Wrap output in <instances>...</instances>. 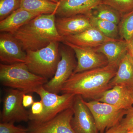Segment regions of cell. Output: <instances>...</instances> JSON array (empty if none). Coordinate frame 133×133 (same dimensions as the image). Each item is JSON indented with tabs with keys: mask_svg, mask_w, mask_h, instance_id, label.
<instances>
[{
	"mask_svg": "<svg viewBox=\"0 0 133 133\" xmlns=\"http://www.w3.org/2000/svg\"><path fill=\"white\" fill-rule=\"evenodd\" d=\"M118 64L109 63L102 67L73 74L64 84L61 92L97 99L111 89L109 83L116 74Z\"/></svg>",
	"mask_w": 133,
	"mask_h": 133,
	"instance_id": "obj_1",
	"label": "cell"
},
{
	"mask_svg": "<svg viewBox=\"0 0 133 133\" xmlns=\"http://www.w3.org/2000/svg\"><path fill=\"white\" fill-rule=\"evenodd\" d=\"M56 14L39 15L12 35L26 52L41 49L53 41L62 42V37L56 28Z\"/></svg>",
	"mask_w": 133,
	"mask_h": 133,
	"instance_id": "obj_2",
	"label": "cell"
},
{
	"mask_svg": "<svg viewBox=\"0 0 133 133\" xmlns=\"http://www.w3.org/2000/svg\"><path fill=\"white\" fill-rule=\"evenodd\" d=\"M0 80L3 85L23 91L26 94L35 92L48 81V79L31 72L25 63H1Z\"/></svg>",
	"mask_w": 133,
	"mask_h": 133,
	"instance_id": "obj_3",
	"label": "cell"
},
{
	"mask_svg": "<svg viewBox=\"0 0 133 133\" xmlns=\"http://www.w3.org/2000/svg\"><path fill=\"white\" fill-rule=\"evenodd\" d=\"M59 42L53 41L36 51H28L26 64L33 74L47 79L53 77L60 59Z\"/></svg>",
	"mask_w": 133,
	"mask_h": 133,
	"instance_id": "obj_4",
	"label": "cell"
},
{
	"mask_svg": "<svg viewBox=\"0 0 133 133\" xmlns=\"http://www.w3.org/2000/svg\"><path fill=\"white\" fill-rule=\"evenodd\" d=\"M41 98L43 106L42 113L38 115L29 114V121L35 123H43L49 121L65 109L72 107L76 95L71 93L57 94L46 90L43 86L36 90Z\"/></svg>",
	"mask_w": 133,
	"mask_h": 133,
	"instance_id": "obj_5",
	"label": "cell"
},
{
	"mask_svg": "<svg viewBox=\"0 0 133 133\" xmlns=\"http://www.w3.org/2000/svg\"><path fill=\"white\" fill-rule=\"evenodd\" d=\"M64 44L59 45L61 58L55 75L43 86L46 90L57 94L61 92L64 84L73 74L77 64L73 50Z\"/></svg>",
	"mask_w": 133,
	"mask_h": 133,
	"instance_id": "obj_6",
	"label": "cell"
},
{
	"mask_svg": "<svg viewBox=\"0 0 133 133\" xmlns=\"http://www.w3.org/2000/svg\"><path fill=\"white\" fill-rule=\"evenodd\" d=\"M92 114L98 132L104 133L119 124L125 116L127 110L96 100L85 101Z\"/></svg>",
	"mask_w": 133,
	"mask_h": 133,
	"instance_id": "obj_7",
	"label": "cell"
},
{
	"mask_svg": "<svg viewBox=\"0 0 133 133\" xmlns=\"http://www.w3.org/2000/svg\"><path fill=\"white\" fill-rule=\"evenodd\" d=\"M24 94L26 93L14 88L6 90L0 115L1 122L14 123L29 121V112L25 109L23 104V97Z\"/></svg>",
	"mask_w": 133,
	"mask_h": 133,
	"instance_id": "obj_8",
	"label": "cell"
},
{
	"mask_svg": "<svg viewBox=\"0 0 133 133\" xmlns=\"http://www.w3.org/2000/svg\"><path fill=\"white\" fill-rule=\"evenodd\" d=\"M74 115L72 108L65 109L53 118L43 123L30 122L29 132L34 133H76L71 124Z\"/></svg>",
	"mask_w": 133,
	"mask_h": 133,
	"instance_id": "obj_9",
	"label": "cell"
},
{
	"mask_svg": "<svg viewBox=\"0 0 133 133\" xmlns=\"http://www.w3.org/2000/svg\"><path fill=\"white\" fill-rule=\"evenodd\" d=\"M62 42L71 48L75 52L77 64L73 74L102 67L109 64L104 55L95 48L81 47L66 42Z\"/></svg>",
	"mask_w": 133,
	"mask_h": 133,
	"instance_id": "obj_10",
	"label": "cell"
},
{
	"mask_svg": "<svg viewBox=\"0 0 133 133\" xmlns=\"http://www.w3.org/2000/svg\"><path fill=\"white\" fill-rule=\"evenodd\" d=\"M72 108L71 124L75 133H98L94 118L81 95H76Z\"/></svg>",
	"mask_w": 133,
	"mask_h": 133,
	"instance_id": "obj_11",
	"label": "cell"
},
{
	"mask_svg": "<svg viewBox=\"0 0 133 133\" xmlns=\"http://www.w3.org/2000/svg\"><path fill=\"white\" fill-rule=\"evenodd\" d=\"M27 54L19 41L12 34H0V61L2 63L12 64L25 63Z\"/></svg>",
	"mask_w": 133,
	"mask_h": 133,
	"instance_id": "obj_12",
	"label": "cell"
},
{
	"mask_svg": "<svg viewBox=\"0 0 133 133\" xmlns=\"http://www.w3.org/2000/svg\"><path fill=\"white\" fill-rule=\"evenodd\" d=\"M56 28L62 38L78 34L92 27L90 15H77L65 17H56Z\"/></svg>",
	"mask_w": 133,
	"mask_h": 133,
	"instance_id": "obj_13",
	"label": "cell"
},
{
	"mask_svg": "<svg viewBox=\"0 0 133 133\" xmlns=\"http://www.w3.org/2000/svg\"><path fill=\"white\" fill-rule=\"evenodd\" d=\"M114 39L106 36L92 26L81 33L62 37V42H66L81 47L96 48Z\"/></svg>",
	"mask_w": 133,
	"mask_h": 133,
	"instance_id": "obj_14",
	"label": "cell"
},
{
	"mask_svg": "<svg viewBox=\"0 0 133 133\" xmlns=\"http://www.w3.org/2000/svg\"><path fill=\"white\" fill-rule=\"evenodd\" d=\"M96 100L127 110L133 106V96L130 89L124 85L115 86Z\"/></svg>",
	"mask_w": 133,
	"mask_h": 133,
	"instance_id": "obj_15",
	"label": "cell"
},
{
	"mask_svg": "<svg viewBox=\"0 0 133 133\" xmlns=\"http://www.w3.org/2000/svg\"><path fill=\"white\" fill-rule=\"evenodd\" d=\"M102 0H63L59 3L56 12L57 17L77 15H90Z\"/></svg>",
	"mask_w": 133,
	"mask_h": 133,
	"instance_id": "obj_16",
	"label": "cell"
},
{
	"mask_svg": "<svg viewBox=\"0 0 133 133\" xmlns=\"http://www.w3.org/2000/svg\"><path fill=\"white\" fill-rule=\"evenodd\" d=\"M95 49L104 55L110 64H119L129 51L127 42L121 38L108 41Z\"/></svg>",
	"mask_w": 133,
	"mask_h": 133,
	"instance_id": "obj_17",
	"label": "cell"
},
{
	"mask_svg": "<svg viewBox=\"0 0 133 133\" xmlns=\"http://www.w3.org/2000/svg\"><path fill=\"white\" fill-rule=\"evenodd\" d=\"M37 16L38 15L20 8L6 18L0 21V31L1 33L5 32L12 35L21 27Z\"/></svg>",
	"mask_w": 133,
	"mask_h": 133,
	"instance_id": "obj_18",
	"label": "cell"
},
{
	"mask_svg": "<svg viewBox=\"0 0 133 133\" xmlns=\"http://www.w3.org/2000/svg\"><path fill=\"white\" fill-rule=\"evenodd\" d=\"M133 85V62L128 52L120 61L118 70L114 77L109 83L110 88L115 86Z\"/></svg>",
	"mask_w": 133,
	"mask_h": 133,
	"instance_id": "obj_19",
	"label": "cell"
},
{
	"mask_svg": "<svg viewBox=\"0 0 133 133\" xmlns=\"http://www.w3.org/2000/svg\"><path fill=\"white\" fill-rule=\"evenodd\" d=\"M58 5L49 0H21L20 8L39 15L56 14Z\"/></svg>",
	"mask_w": 133,
	"mask_h": 133,
	"instance_id": "obj_20",
	"label": "cell"
},
{
	"mask_svg": "<svg viewBox=\"0 0 133 133\" xmlns=\"http://www.w3.org/2000/svg\"><path fill=\"white\" fill-rule=\"evenodd\" d=\"M91 15L98 19L112 22L118 25L122 16L113 8L102 3L92 10Z\"/></svg>",
	"mask_w": 133,
	"mask_h": 133,
	"instance_id": "obj_21",
	"label": "cell"
},
{
	"mask_svg": "<svg viewBox=\"0 0 133 133\" xmlns=\"http://www.w3.org/2000/svg\"><path fill=\"white\" fill-rule=\"evenodd\" d=\"M91 23L105 36L112 39H118V25L112 22L101 20L90 14Z\"/></svg>",
	"mask_w": 133,
	"mask_h": 133,
	"instance_id": "obj_22",
	"label": "cell"
},
{
	"mask_svg": "<svg viewBox=\"0 0 133 133\" xmlns=\"http://www.w3.org/2000/svg\"><path fill=\"white\" fill-rule=\"evenodd\" d=\"M118 28L121 38L128 42L133 36V11L122 16Z\"/></svg>",
	"mask_w": 133,
	"mask_h": 133,
	"instance_id": "obj_23",
	"label": "cell"
},
{
	"mask_svg": "<svg viewBox=\"0 0 133 133\" xmlns=\"http://www.w3.org/2000/svg\"><path fill=\"white\" fill-rule=\"evenodd\" d=\"M101 3L113 8L122 16L133 11V0H102Z\"/></svg>",
	"mask_w": 133,
	"mask_h": 133,
	"instance_id": "obj_24",
	"label": "cell"
},
{
	"mask_svg": "<svg viewBox=\"0 0 133 133\" xmlns=\"http://www.w3.org/2000/svg\"><path fill=\"white\" fill-rule=\"evenodd\" d=\"M21 0H0V21L20 8Z\"/></svg>",
	"mask_w": 133,
	"mask_h": 133,
	"instance_id": "obj_25",
	"label": "cell"
},
{
	"mask_svg": "<svg viewBox=\"0 0 133 133\" xmlns=\"http://www.w3.org/2000/svg\"><path fill=\"white\" fill-rule=\"evenodd\" d=\"M12 122H1L0 133H22L28 132V128L15 126Z\"/></svg>",
	"mask_w": 133,
	"mask_h": 133,
	"instance_id": "obj_26",
	"label": "cell"
},
{
	"mask_svg": "<svg viewBox=\"0 0 133 133\" xmlns=\"http://www.w3.org/2000/svg\"><path fill=\"white\" fill-rule=\"evenodd\" d=\"M120 123L128 131L133 129V106L127 110L125 117Z\"/></svg>",
	"mask_w": 133,
	"mask_h": 133,
	"instance_id": "obj_27",
	"label": "cell"
},
{
	"mask_svg": "<svg viewBox=\"0 0 133 133\" xmlns=\"http://www.w3.org/2000/svg\"><path fill=\"white\" fill-rule=\"evenodd\" d=\"M43 106L41 101L35 102L31 105V111L29 114L33 115H38L42 113Z\"/></svg>",
	"mask_w": 133,
	"mask_h": 133,
	"instance_id": "obj_28",
	"label": "cell"
},
{
	"mask_svg": "<svg viewBox=\"0 0 133 133\" xmlns=\"http://www.w3.org/2000/svg\"><path fill=\"white\" fill-rule=\"evenodd\" d=\"M127 129L122 125L120 123H119L103 133H127Z\"/></svg>",
	"mask_w": 133,
	"mask_h": 133,
	"instance_id": "obj_29",
	"label": "cell"
},
{
	"mask_svg": "<svg viewBox=\"0 0 133 133\" xmlns=\"http://www.w3.org/2000/svg\"><path fill=\"white\" fill-rule=\"evenodd\" d=\"M23 104L24 107H28L32 105L34 101L32 95L24 94L23 97Z\"/></svg>",
	"mask_w": 133,
	"mask_h": 133,
	"instance_id": "obj_30",
	"label": "cell"
},
{
	"mask_svg": "<svg viewBox=\"0 0 133 133\" xmlns=\"http://www.w3.org/2000/svg\"><path fill=\"white\" fill-rule=\"evenodd\" d=\"M127 42L128 45L129 52L133 54V36Z\"/></svg>",
	"mask_w": 133,
	"mask_h": 133,
	"instance_id": "obj_31",
	"label": "cell"
},
{
	"mask_svg": "<svg viewBox=\"0 0 133 133\" xmlns=\"http://www.w3.org/2000/svg\"><path fill=\"white\" fill-rule=\"evenodd\" d=\"M127 87L129 88V89H130V91H131V92H132V94L133 96V85Z\"/></svg>",
	"mask_w": 133,
	"mask_h": 133,
	"instance_id": "obj_32",
	"label": "cell"
},
{
	"mask_svg": "<svg viewBox=\"0 0 133 133\" xmlns=\"http://www.w3.org/2000/svg\"><path fill=\"white\" fill-rule=\"evenodd\" d=\"M52 2L56 3H59L60 2L62 1L63 0H49Z\"/></svg>",
	"mask_w": 133,
	"mask_h": 133,
	"instance_id": "obj_33",
	"label": "cell"
},
{
	"mask_svg": "<svg viewBox=\"0 0 133 133\" xmlns=\"http://www.w3.org/2000/svg\"><path fill=\"white\" fill-rule=\"evenodd\" d=\"M127 133H133V129L128 130V131Z\"/></svg>",
	"mask_w": 133,
	"mask_h": 133,
	"instance_id": "obj_34",
	"label": "cell"
},
{
	"mask_svg": "<svg viewBox=\"0 0 133 133\" xmlns=\"http://www.w3.org/2000/svg\"><path fill=\"white\" fill-rule=\"evenodd\" d=\"M129 53H130V55H131V57H132V59L133 62V54H132V53H130V52H129Z\"/></svg>",
	"mask_w": 133,
	"mask_h": 133,
	"instance_id": "obj_35",
	"label": "cell"
},
{
	"mask_svg": "<svg viewBox=\"0 0 133 133\" xmlns=\"http://www.w3.org/2000/svg\"><path fill=\"white\" fill-rule=\"evenodd\" d=\"M32 133V132H24V133Z\"/></svg>",
	"mask_w": 133,
	"mask_h": 133,
	"instance_id": "obj_36",
	"label": "cell"
}]
</instances>
